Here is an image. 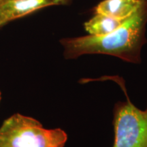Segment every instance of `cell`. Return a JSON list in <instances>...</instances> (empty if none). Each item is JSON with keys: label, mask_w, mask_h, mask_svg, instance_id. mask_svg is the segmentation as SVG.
I'll list each match as a JSON object with an SVG mask.
<instances>
[{"label": "cell", "mask_w": 147, "mask_h": 147, "mask_svg": "<svg viewBox=\"0 0 147 147\" xmlns=\"http://www.w3.org/2000/svg\"><path fill=\"white\" fill-rule=\"evenodd\" d=\"M147 0H139L135 12L116 30L105 36H89L60 40L67 59L87 54L117 57L125 61L139 63L141 50L147 40Z\"/></svg>", "instance_id": "cell-1"}, {"label": "cell", "mask_w": 147, "mask_h": 147, "mask_svg": "<svg viewBox=\"0 0 147 147\" xmlns=\"http://www.w3.org/2000/svg\"><path fill=\"white\" fill-rule=\"evenodd\" d=\"M67 135L61 128L48 129L32 117L14 114L0 127V147H64Z\"/></svg>", "instance_id": "cell-2"}, {"label": "cell", "mask_w": 147, "mask_h": 147, "mask_svg": "<svg viewBox=\"0 0 147 147\" xmlns=\"http://www.w3.org/2000/svg\"><path fill=\"white\" fill-rule=\"evenodd\" d=\"M127 100L114 108L115 140L113 147H147V106L139 109L129 100L123 83L118 82Z\"/></svg>", "instance_id": "cell-3"}, {"label": "cell", "mask_w": 147, "mask_h": 147, "mask_svg": "<svg viewBox=\"0 0 147 147\" xmlns=\"http://www.w3.org/2000/svg\"><path fill=\"white\" fill-rule=\"evenodd\" d=\"M70 0H0V27L47 7L67 5Z\"/></svg>", "instance_id": "cell-4"}, {"label": "cell", "mask_w": 147, "mask_h": 147, "mask_svg": "<svg viewBox=\"0 0 147 147\" xmlns=\"http://www.w3.org/2000/svg\"><path fill=\"white\" fill-rule=\"evenodd\" d=\"M139 0H104L95 8L96 13L125 20L135 12Z\"/></svg>", "instance_id": "cell-5"}, {"label": "cell", "mask_w": 147, "mask_h": 147, "mask_svg": "<svg viewBox=\"0 0 147 147\" xmlns=\"http://www.w3.org/2000/svg\"><path fill=\"white\" fill-rule=\"evenodd\" d=\"M125 20H119L108 16L97 14L96 16L86 22L84 26L89 35L105 36L113 32Z\"/></svg>", "instance_id": "cell-6"}, {"label": "cell", "mask_w": 147, "mask_h": 147, "mask_svg": "<svg viewBox=\"0 0 147 147\" xmlns=\"http://www.w3.org/2000/svg\"><path fill=\"white\" fill-rule=\"evenodd\" d=\"M1 91H0V102H1Z\"/></svg>", "instance_id": "cell-7"}, {"label": "cell", "mask_w": 147, "mask_h": 147, "mask_svg": "<svg viewBox=\"0 0 147 147\" xmlns=\"http://www.w3.org/2000/svg\"><path fill=\"white\" fill-rule=\"evenodd\" d=\"M1 27H0V29H1Z\"/></svg>", "instance_id": "cell-8"}]
</instances>
